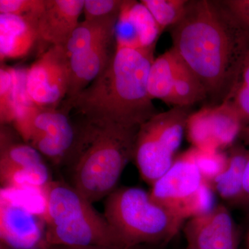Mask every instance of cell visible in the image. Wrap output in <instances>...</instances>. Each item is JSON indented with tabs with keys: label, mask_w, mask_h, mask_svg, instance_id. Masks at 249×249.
<instances>
[{
	"label": "cell",
	"mask_w": 249,
	"mask_h": 249,
	"mask_svg": "<svg viewBox=\"0 0 249 249\" xmlns=\"http://www.w3.org/2000/svg\"><path fill=\"white\" fill-rule=\"evenodd\" d=\"M170 33L172 48L200 80L207 98L215 105L227 100L249 50V36L220 1H188Z\"/></svg>",
	"instance_id": "6da1fadb"
},
{
	"label": "cell",
	"mask_w": 249,
	"mask_h": 249,
	"mask_svg": "<svg viewBox=\"0 0 249 249\" xmlns=\"http://www.w3.org/2000/svg\"><path fill=\"white\" fill-rule=\"evenodd\" d=\"M116 44L106 70L73 99L63 101L62 106L93 124L140 127L157 113L147 91L155 47Z\"/></svg>",
	"instance_id": "7a4b0ae2"
},
{
	"label": "cell",
	"mask_w": 249,
	"mask_h": 249,
	"mask_svg": "<svg viewBox=\"0 0 249 249\" xmlns=\"http://www.w3.org/2000/svg\"><path fill=\"white\" fill-rule=\"evenodd\" d=\"M140 127L85 121L66 160L71 186L93 203L116 189L126 165L133 160Z\"/></svg>",
	"instance_id": "3957f363"
},
{
	"label": "cell",
	"mask_w": 249,
	"mask_h": 249,
	"mask_svg": "<svg viewBox=\"0 0 249 249\" xmlns=\"http://www.w3.org/2000/svg\"><path fill=\"white\" fill-rule=\"evenodd\" d=\"M45 249L51 247L122 249L104 214L74 187L58 182L49 188L46 205Z\"/></svg>",
	"instance_id": "277c9868"
},
{
	"label": "cell",
	"mask_w": 249,
	"mask_h": 249,
	"mask_svg": "<svg viewBox=\"0 0 249 249\" xmlns=\"http://www.w3.org/2000/svg\"><path fill=\"white\" fill-rule=\"evenodd\" d=\"M103 214L123 249L170 242L185 222L136 187L116 188L106 197Z\"/></svg>",
	"instance_id": "5b68a950"
},
{
	"label": "cell",
	"mask_w": 249,
	"mask_h": 249,
	"mask_svg": "<svg viewBox=\"0 0 249 249\" xmlns=\"http://www.w3.org/2000/svg\"><path fill=\"white\" fill-rule=\"evenodd\" d=\"M190 108L157 113L139 127L133 160L142 180L151 186L175 161L192 114Z\"/></svg>",
	"instance_id": "8992f818"
},
{
	"label": "cell",
	"mask_w": 249,
	"mask_h": 249,
	"mask_svg": "<svg viewBox=\"0 0 249 249\" xmlns=\"http://www.w3.org/2000/svg\"><path fill=\"white\" fill-rule=\"evenodd\" d=\"M150 194L155 202L184 221L215 207L212 187L198 169L191 150L175 159L152 185Z\"/></svg>",
	"instance_id": "52a82bcc"
},
{
	"label": "cell",
	"mask_w": 249,
	"mask_h": 249,
	"mask_svg": "<svg viewBox=\"0 0 249 249\" xmlns=\"http://www.w3.org/2000/svg\"><path fill=\"white\" fill-rule=\"evenodd\" d=\"M70 68L65 46H52L26 72V88L39 107L56 108L68 92Z\"/></svg>",
	"instance_id": "ba28073f"
},
{
	"label": "cell",
	"mask_w": 249,
	"mask_h": 249,
	"mask_svg": "<svg viewBox=\"0 0 249 249\" xmlns=\"http://www.w3.org/2000/svg\"><path fill=\"white\" fill-rule=\"evenodd\" d=\"M244 125L230 100L206 106L192 113L187 122V136L193 147L221 151L231 146Z\"/></svg>",
	"instance_id": "9c48e42d"
},
{
	"label": "cell",
	"mask_w": 249,
	"mask_h": 249,
	"mask_svg": "<svg viewBox=\"0 0 249 249\" xmlns=\"http://www.w3.org/2000/svg\"><path fill=\"white\" fill-rule=\"evenodd\" d=\"M46 223L43 217L1 188L0 235L11 249H45Z\"/></svg>",
	"instance_id": "30bf717a"
},
{
	"label": "cell",
	"mask_w": 249,
	"mask_h": 249,
	"mask_svg": "<svg viewBox=\"0 0 249 249\" xmlns=\"http://www.w3.org/2000/svg\"><path fill=\"white\" fill-rule=\"evenodd\" d=\"M70 111L64 106L39 108L28 143L55 165L66 162L76 142Z\"/></svg>",
	"instance_id": "8fae6325"
},
{
	"label": "cell",
	"mask_w": 249,
	"mask_h": 249,
	"mask_svg": "<svg viewBox=\"0 0 249 249\" xmlns=\"http://www.w3.org/2000/svg\"><path fill=\"white\" fill-rule=\"evenodd\" d=\"M183 232L190 248L237 249L233 220L223 206H215L206 213L188 219Z\"/></svg>",
	"instance_id": "7c38bea8"
},
{
	"label": "cell",
	"mask_w": 249,
	"mask_h": 249,
	"mask_svg": "<svg viewBox=\"0 0 249 249\" xmlns=\"http://www.w3.org/2000/svg\"><path fill=\"white\" fill-rule=\"evenodd\" d=\"M116 30L69 60L70 84L64 101L73 99L107 67L116 50Z\"/></svg>",
	"instance_id": "4fadbf2b"
},
{
	"label": "cell",
	"mask_w": 249,
	"mask_h": 249,
	"mask_svg": "<svg viewBox=\"0 0 249 249\" xmlns=\"http://www.w3.org/2000/svg\"><path fill=\"white\" fill-rule=\"evenodd\" d=\"M161 34L142 1L124 0L116 26V42L134 48L156 47Z\"/></svg>",
	"instance_id": "5bb4252c"
},
{
	"label": "cell",
	"mask_w": 249,
	"mask_h": 249,
	"mask_svg": "<svg viewBox=\"0 0 249 249\" xmlns=\"http://www.w3.org/2000/svg\"><path fill=\"white\" fill-rule=\"evenodd\" d=\"M83 0H47L37 20L38 40L52 46H65L83 13Z\"/></svg>",
	"instance_id": "9a60e30c"
},
{
	"label": "cell",
	"mask_w": 249,
	"mask_h": 249,
	"mask_svg": "<svg viewBox=\"0 0 249 249\" xmlns=\"http://www.w3.org/2000/svg\"><path fill=\"white\" fill-rule=\"evenodd\" d=\"M37 17L0 14V58H23L30 52L37 36Z\"/></svg>",
	"instance_id": "2e32d148"
},
{
	"label": "cell",
	"mask_w": 249,
	"mask_h": 249,
	"mask_svg": "<svg viewBox=\"0 0 249 249\" xmlns=\"http://www.w3.org/2000/svg\"><path fill=\"white\" fill-rule=\"evenodd\" d=\"M183 62L173 48L155 58L147 76V91L150 98L168 105L174 83Z\"/></svg>",
	"instance_id": "e0dca14e"
},
{
	"label": "cell",
	"mask_w": 249,
	"mask_h": 249,
	"mask_svg": "<svg viewBox=\"0 0 249 249\" xmlns=\"http://www.w3.org/2000/svg\"><path fill=\"white\" fill-rule=\"evenodd\" d=\"M249 152L241 147L232 148L228 156L227 164L222 173L211 181L221 197L233 199L244 193L243 181Z\"/></svg>",
	"instance_id": "ac0fdd59"
},
{
	"label": "cell",
	"mask_w": 249,
	"mask_h": 249,
	"mask_svg": "<svg viewBox=\"0 0 249 249\" xmlns=\"http://www.w3.org/2000/svg\"><path fill=\"white\" fill-rule=\"evenodd\" d=\"M119 16L79 23L65 45L67 57L70 58L79 53L109 33L115 31Z\"/></svg>",
	"instance_id": "d6986e66"
},
{
	"label": "cell",
	"mask_w": 249,
	"mask_h": 249,
	"mask_svg": "<svg viewBox=\"0 0 249 249\" xmlns=\"http://www.w3.org/2000/svg\"><path fill=\"white\" fill-rule=\"evenodd\" d=\"M206 98L207 93L200 80L183 63L174 83L168 105L191 107Z\"/></svg>",
	"instance_id": "ffe728a7"
},
{
	"label": "cell",
	"mask_w": 249,
	"mask_h": 249,
	"mask_svg": "<svg viewBox=\"0 0 249 249\" xmlns=\"http://www.w3.org/2000/svg\"><path fill=\"white\" fill-rule=\"evenodd\" d=\"M45 163L42 155L27 143L9 142L1 137V168H28Z\"/></svg>",
	"instance_id": "44dd1931"
},
{
	"label": "cell",
	"mask_w": 249,
	"mask_h": 249,
	"mask_svg": "<svg viewBox=\"0 0 249 249\" xmlns=\"http://www.w3.org/2000/svg\"><path fill=\"white\" fill-rule=\"evenodd\" d=\"M154 18L160 33L170 29L181 19L188 0H142Z\"/></svg>",
	"instance_id": "7402d4cb"
},
{
	"label": "cell",
	"mask_w": 249,
	"mask_h": 249,
	"mask_svg": "<svg viewBox=\"0 0 249 249\" xmlns=\"http://www.w3.org/2000/svg\"><path fill=\"white\" fill-rule=\"evenodd\" d=\"M17 70L6 66L0 69V121L1 124L14 121L17 97Z\"/></svg>",
	"instance_id": "603a6c76"
},
{
	"label": "cell",
	"mask_w": 249,
	"mask_h": 249,
	"mask_svg": "<svg viewBox=\"0 0 249 249\" xmlns=\"http://www.w3.org/2000/svg\"><path fill=\"white\" fill-rule=\"evenodd\" d=\"M227 100H230L240 116L244 127L249 124V50L241 67L235 88Z\"/></svg>",
	"instance_id": "cb8c5ba5"
},
{
	"label": "cell",
	"mask_w": 249,
	"mask_h": 249,
	"mask_svg": "<svg viewBox=\"0 0 249 249\" xmlns=\"http://www.w3.org/2000/svg\"><path fill=\"white\" fill-rule=\"evenodd\" d=\"M192 155L203 178L211 183L222 173L227 164L228 156L221 151L191 149Z\"/></svg>",
	"instance_id": "d4e9b609"
},
{
	"label": "cell",
	"mask_w": 249,
	"mask_h": 249,
	"mask_svg": "<svg viewBox=\"0 0 249 249\" xmlns=\"http://www.w3.org/2000/svg\"><path fill=\"white\" fill-rule=\"evenodd\" d=\"M124 0H85V20H95L120 14Z\"/></svg>",
	"instance_id": "484cf974"
},
{
	"label": "cell",
	"mask_w": 249,
	"mask_h": 249,
	"mask_svg": "<svg viewBox=\"0 0 249 249\" xmlns=\"http://www.w3.org/2000/svg\"><path fill=\"white\" fill-rule=\"evenodd\" d=\"M47 0H0V14L40 17Z\"/></svg>",
	"instance_id": "4316f807"
},
{
	"label": "cell",
	"mask_w": 249,
	"mask_h": 249,
	"mask_svg": "<svg viewBox=\"0 0 249 249\" xmlns=\"http://www.w3.org/2000/svg\"><path fill=\"white\" fill-rule=\"evenodd\" d=\"M220 2L249 36V0H221Z\"/></svg>",
	"instance_id": "83f0119b"
},
{
	"label": "cell",
	"mask_w": 249,
	"mask_h": 249,
	"mask_svg": "<svg viewBox=\"0 0 249 249\" xmlns=\"http://www.w3.org/2000/svg\"><path fill=\"white\" fill-rule=\"evenodd\" d=\"M47 249H121L116 247H103V246H91V247H51Z\"/></svg>",
	"instance_id": "f1b7e54d"
},
{
	"label": "cell",
	"mask_w": 249,
	"mask_h": 249,
	"mask_svg": "<svg viewBox=\"0 0 249 249\" xmlns=\"http://www.w3.org/2000/svg\"><path fill=\"white\" fill-rule=\"evenodd\" d=\"M244 193L249 196V160L246 167L245 176L243 181Z\"/></svg>",
	"instance_id": "f546056e"
},
{
	"label": "cell",
	"mask_w": 249,
	"mask_h": 249,
	"mask_svg": "<svg viewBox=\"0 0 249 249\" xmlns=\"http://www.w3.org/2000/svg\"><path fill=\"white\" fill-rule=\"evenodd\" d=\"M240 136L247 144H249V124L243 127Z\"/></svg>",
	"instance_id": "4dcf8cb0"
},
{
	"label": "cell",
	"mask_w": 249,
	"mask_h": 249,
	"mask_svg": "<svg viewBox=\"0 0 249 249\" xmlns=\"http://www.w3.org/2000/svg\"><path fill=\"white\" fill-rule=\"evenodd\" d=\"M186 249H194L190 248V247H187V248Z\"/></svg>",
	"instance_id": "1f68e13d"
},
{
	"label": "cell",
	"mask_w": 249,
	"mask_h": 249,
	"mask_svg": "<svg viewBox=\"0 0 249 249\" xmlns=\"http://www.w3.org/2000/svg\"></svg>",
	"instance_id": "d6a6232c"
}]
</instances>
